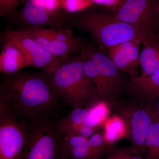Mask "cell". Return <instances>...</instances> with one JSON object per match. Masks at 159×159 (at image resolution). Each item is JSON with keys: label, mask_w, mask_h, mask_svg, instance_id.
Wrapping results in <instances>:
<instances>
[{"label": "cell", "mask_w": 159, "mask_h": 159, "mask_svg": "<svg viewBox=\"0 0 159 159\" xmlns=\"http://www.w3.org/2000/svg\"><path fill=\"white\" fill-rule=\"evenodd\" d=\"M51 74L22 71L1 74L0 101L17 117L31 120L48 117L58 99L50 85Z\"/></svg>", "instance_id": "cell-1"}, {"label": "cell", "mask_w": 159, "mask_h": 159, "mask_svg": "<svg viewBox=\"0 0 159 159\" xmlns=\"http://www.w3.org/2000/svg\"><path fill=\"white\" fill-rule=\"evenodd\" d=\"M70 25L88 32L99 49L116 46L145 32L113 15L91 9L70 13Z\"/></svg>", "instance_id": "cell-2"}, {"label": "cell", "mask_w": 159, "mask_h": 159, "mask_svg": "<svg viewBox=\"0 0 159 159\" xmlns=\"http://www.w3.org/2000/svg\"><path fill=\"white\" fill-rule=\"evenodd\" d=\"M80 55L84 72L93 86L98 100L113 102L127 82L125 73L107 54L90 44L86 43Z\"/></svg>", "instance_id": "cell-3"}, {"label": "cell", "mask_w": 159, "mask_h": 159, "mask_svg": "<svg viewBox=\"0 0 159 159\" xmlns=\"http://www.w3.org/2000/svg\"><path fill=\"white\" fill-rule=\"evenodd\" d=\"M50 85L58 99L74 108H83L98 100L92 82L87 77L80 54L64 63L51 74Z\"/></svg>", "instance_id": "cell-4"}, {"label": "cell", "mask_w": 159, "mask_h": 159, "mask_svg": "<svg viewBox=\"0 0 159 159\" xmlns=\"http://www.w3.org/2000/svg\"><path fill=\"white\" fill-rule=\"evenodd\" d=\"M26 129L20 159H69L63 144V134L48 117L31 119Z\"/></svg>", "instance_id": "cell-5"}, {"label": "cell", "mask_w": 159, "mask_h": 159, "mask_svg": "<svg viewBox=\"0 0 159 159\" xmlns=\"http://www.w3.org/2000/svg\"><path fill=\"white\" fill-rule=\"evenodd\" d=\"M71 28L72 26L65 29L26 27L20 29L45 51L58 57L63 64L80 52L86 43L74 36Z\"/></svg>", "instance_id": "cell-6"}, {"label": "cell", "mask_w": 159, "mask_h": 159, "mask_svg": "<svg viewBox=\"0 0 159 159\" xmlns=\"http://www.w3.org/2000/svg\"><path fill=\"white\" fill-rule=\"evenodd\" d=\"M11 17L26 28H50L65 29L70 25V13L62 9H51L42 0H27L20 11Z\"/></svg>", "instance_id": "cell-7"}, {"label": "cell", "mask_w": 159, "mask_h": 159, "mask_svg": "<svg viewBox=\"0 0 159 159\" xmlns=\"http://www.w3.org/2000/svg\"><path fill=\"white\" fill-rule=\"evenodd\" d=\"M26 136V127L0 101V159H20Z\"/></svg>", "instance_id": "cell-8"}, {"label": "cell", "mask_w": 159, "mask_h": 159, "mask_svg": "<svg viewBox=\"0 0 159 159\" xmlns=\"http://www.w3.org/2000/svg\"><path fill=\"white\" fill-rule=\"evenodd\" d=\"M1 36L2 42H13L22 48L29 59L30 66L54 74L62 65L60 59L42 48L21 29L6 28Z\"/></svg>", "instance_id": "cell-9"}, {"label": "cell", "mask_w": 159, "mask_h": 159, "mask_svg": "<svg viewBox=\"0 0 159 159\" xmlns=\"http://www.w3.org/2000/svg\"><path fill=\"white\" fill-rule=\"evenodd\" d=\"M111 11L120 20L152 33L159 13V0H125Z\"/></svg>", "instance_id": "cell-10"}, {"label": "cell", "mask_w": 159, "mask_h": 159, "mask_svg": "<svg viewBox=\"0 0 159 159\" xmlns=\"http://www.w3.org/2000/svg\"><path fill=\"white\" fill-rule=\"evenodd\" d=\"M145 32H141L132 39L116 46L99 49L108 56L119 70L128 74L129 78L140 75L139 57Z\"/></svg>", "instance_id": "cell-11"}, {"label": "cell", "mask_w": 159, "mask_h": 159, "mask_svg": "<svg viewBox=\"0 0 159 159\" xmlns=\"http://www.w3.org/2000/svg\"><path fill=\"white\" fill-rule=\"evenodd\" d=\"M127 114L123 119L126 127L132 149L140 155L145 157L146 150L145 140L149 126L153 122L155 116L149 107L148 108L133 109Z\"/></svg>", "instance_id": "cell-12"}, {"label": "cell", "mask_w": 159, "mask_h": 159, "mask_svg": "<svg viewBox=\"0 0 159 159\" xmlns=\"http://www.w3.org/2000/svg\"><path fill=\"white\" fill-rule=\"evenodd\" d=\"M0 54V72L2 74L17 73L30 66L29 59L22 48L10 41H2Z\"/></svg>", "instance_id": "cell-13"}, {"label": "cell", "mask_w": 159, "mask_h": 159, "mask_svg": "<svg viewBox=\"0 0 159 159\" xmlns=\"http://www.w3.org/2000/svg\"><path fill=\"white\" fill-rule=\"evenodd\" d=\"M141 47L139 76L145 77L159 70V41L151 33L145 32Z\"/></svg>", "instance_id": "cell-14"}, {"label": "cell", "mask_w": 159, "mask_h": 159, "mask_svg": "<svg viewBox=\"0 0 159 159\" xmlns=\"http://www.w3.org/2000/svg\"><path fill=\"white\" fill-rule=\"evenodd\" d=\"M139 76L129 78L127 85L131 93L140 100L150 102L159 98V70L148 77Z\"/></svg>", "instance_id": "cell-15"}, {"label": "cell", "mask_w": 159, "mask_h": 159, "mask_svg": "<svg viewBox=\"0 0 159 159\" xmlns=\"http://www.w3.org/2000/svg\"><path fill=\"white\" fill-rule=\"evenodd\" d=\"M145 159H159V118L155 116L145 140Z\"/></svg>", "instance_id": "cell-16"}, {"label": "cell", "mask_w": 159, "mask_h": 159, "mask_svg": "<svg viewBox=\"0 0 159 159\" xmlns=\"http://www.w3.org/2000/svg\"><path fill=\"white\" fill-rule=\"evenodd\" d=\"M103 133L106 142L109 145H111L126 134V127L124 120L119 117H114L105 123Z\"/></svg>", "instance_id": "cell-17"}, {"label": "cell", "mask_w": 159, "mask_h": 159, "mask_svg": "<svg viewBox=\"0 0 159 159\" xmlns=\"http://www.w3.org/2000/svg\"><path fill=\"white\" fill-rule=\"evenodd\" d=\"M57 125L58 128L64 135H79L88 139L95 134L98 127L89 124L84 125Z\"/></svg>", "instance_id": "cell-18"}, {"label": "cell", "mask_w": 159, "mask_h": 159, "mask_svg": "<svg viewBox=\"0 0 159 159\" xmlns=\"http://www.w3.org/2000/svg\"><path fill=\"white\" fill-rule=\"evenodd\" d=\"M89 111L84 108H74L66 117L63 118L59 125H84L88 124Z\"/></svg>", "instance_id": "cell-19"}, {"label": "cell", "mask_w": 159, "mask_h": 159, "mask_svg": "<svg viewBox=\"0 0 159 159\" xmlns=\"http://www.w3.org/2000/svg\"><path fill=\"white\" fill-rule=\"evenodd\" d=\"M91 149L99 158L109 145L106 142L103 133H95L89 138L88 143Z\"/></svg>", "instance_id": "cell-20"}, {"label": "cell", "mask_w": 159, "mask_h": 159, "mask_svg": "<svg viewBox=\"0 0 159 159\" xmlns=\"http://www.w3.org/2000/svg\"><path fill=\"white\" fill-rule=\"evenodd\" d=\"M93 3L92 0H61V7L67 13H74L88 9Z\"/></svg>", "instance_id": "cell-21"}, {"label": "cell", "mask_w": 159, "mask_h": 159, "mask_svg": "<svg viewBox=\"0 0 159 159\" xmlns=\"http://www.w3.org/2000/svg\"><path fill=\"white\" fill-rule=\"evenodd\" d=\"M69 159H99L89 144L72 148L68 152Z\"/></svg>", "instance_id": "cell-22"}, {"label": "cell", "mask_w": 159, "mask_h": 159, "mask_svg": "<svg viewBox=\"0 0 159 159\" xmlns=\"http://www.w3.org/2000/svg\"><path fill=\"white\" fill-rule=\"evenodd\" d=\"M89 141L88 138L79 135H64L63 137V144L67 154L72 148L87 145Z\"/></svg>", "instance_id": "cell-23"}, {"label": "cell", "mask_w": 159, "mask_h": 159, "mask_svg": "<svg viewBox=\"0 0 159 159\" xmlns=\"http://www.w3.org/2000/svg\"><path fill=\"white\" fill-rule=\"evenodd\" d=\"M25 0H0V16L11 17L16 12V9Z\"/></svg>", "instance_id": "cell-24"}, {"label": "cell", "mask_w": 159, "mask_h": 159, "mask_svg": "<svg viewBox=\"0 0 159 159\" xmlns=\"http://www.w3.org/2000/svg\"><path fill=\"white\" fill-rule=\"evenodd\" d=\"M108 112L107 107L104 104L97 106L92 110L89 111L88 124L98 126L102 120L105 119Z\"/></svg>", "instance_id": "cell-25"}, {"label": "cell", "mask_w": 159, "mask_h": 159, "mask_svg": "<svg viewBox=\"0 0 159 159\" xmlns=\"http://www.w3.org/2000/svg\"><path fill=\"white\" fill-rule=\"evenodd\" d=\"M93 4L111 7V8L116 7L122 4L125 0H92Z\"/></svg>", "instance_id": "cell-26"}, {"label": "cell", "mask_w": 159, "mask_h": 159, "mask_svg": "<svg viewBox=\"0 0 159 159\" xmlns=\"http://www.w3.org/2000/svg\"><path fill=\"white\" fill-rule=\"evenodd\" d=\"M119 152L122 159H145L143 158L142 156L138 153H136L135 155H132L125 152Z\"/></svg>", "instance_id": "cell-27"}, {"label": "cell", "mask_w": 159, "mask_h": 159, "mask_svg": "<svg viewBox=\"0 0 159 159\" xmlns=\"http://www.w3.org/2000/svg\"><path fill=\"white\" fill-rule=\"evenodd\" d=\"M151 34H153L155 38L159 41V11L153 32Z\"/></svg>", "instance_id": "cell-28"}, {"label": "cell", "mask_w": 159, "mask_h": 159, "mask_svg": "<svg viewBox=\"0 0 159 159\" xmlns=\"http://www.w3.org/2000/svg\"><path fill=\"white\" fill-rule=\"evenodd\" d=\"M107 159H122L119 152H116L112 155Z\"/></svg>", "instance_id": "cell-29"}]
</instances>
